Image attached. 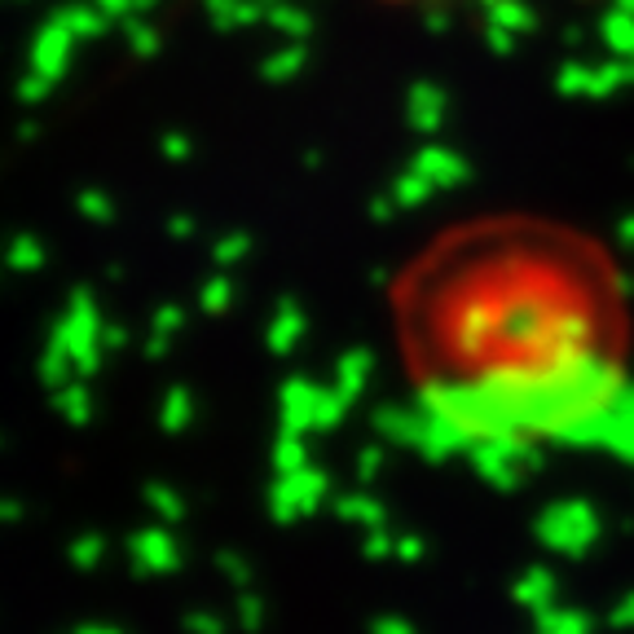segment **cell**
<instances>
[{"mask_svg":"<svg viewBox=\"0 0 634 634\" xmlns=\"http://www.w3.org/2000/svg\"><path fill=\"white\" fill-rule=\"evenodd\" d=\"M459 410L485 428H534L612 370V286L599 260L538 230L459 243Z\"/></svg>","mask_w":634,"mask_h":634,"instance_id":"1","label":"cell"}]
</instances>
